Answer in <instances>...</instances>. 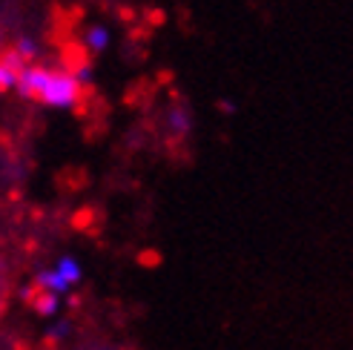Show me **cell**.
<instances>
[{"label":"cell","instance_id":"8fae6325","mask_svg":"<svg viewBox=\"0 0 353 350\" xmlns=\"http://www.w3.org/2000/svg\"><path fill=\"white\" fill-rule=\"evenodd\" d=\"M3 313H6V282L0 276V319H3Z\"/></svg>","mask_w":353,"mask_h":350},{"label":"cell","instance_id":"8992f818","mask_svg":"<svg viewBox=\"0 0 353 350\" xmlns=\"http://www.w3.org/2000/svg\"><path fill=\"white\" fill-rule=\"evenodd\" d=\"M167 124H170V130H172L175 135H187V132H190V112H187L184 107H175V110H170V115H167Z\"/></svg>","mask_w":353,"mask_h":350},{"label":"cell","instance_id":"5b68a950","mask_svg":"<svg viewBox=\"0 0 353 350\" xmlns=\"http://www.w3.org/2000/svg\"><path fill=\"white\" fill-rule=\"evenodd\" d=\"M34 282H41L52 293H66L69 290V282H66V276L61 270H46V273H41L38 278H34Z\"/></svg>","mask_w":353,"mask_h":350},{"label":"cell","instance_id":"3957f363","mask_svg":"<svg viewBox=\"0 0 353 350\" xmlns=\"http://www.w3.org/2000/svg\"><path fill=\"white\" fill-rule=\"evenodd\" d=\"M23 302L29 307L38 310L41 316H55V310H58V293H52L41 282H34V285H29L23 290Z\"/></svg>","mask_w":353,"mask_h":350},{"label":"cell","instance_id":"7a4b0ae2","mask_svg":"<svg viewBox=\"0 0 353 350\" xmlns=\"http://www.w3.org/2000/svg\"><path fill=\"white\" fill-rule=\"evenodd\" d=\"M26 66H29V61L17 49H3L0 52V92L17 90V81H21Z\"/></svg>","mask_w":353,"mask_h":350},{"label":"cell","instance_id":"6da1fadb","mask_svg":"<svg viewBox=\"0 0 353 350\" xmlns=\"http://www.w3.org/2000/svg\"><path fill=\"white\" fill-rule=\"evenodd\" d=\"M81 95H83V83L75 78V72H69V69H49V78L38 101L46 103V107L72 110L81 103Z\"/></svg>","mask_w":353,"mask_h":350},{"label":"cell","instance_id":"52a82bcc","mask_svg":"<svg viewBox=\"0 0 353 350\" xmlns=\"http://www.w3.org/2000/svg\"><path fill=\"white\" fill-rule=\"evenodd\" d=\"M86 46H90L92 52H103V49L110 46V29L92 26L90 32H86Z\"/></svg>","mask_w":353,"mask_h":350},{"label":"cell","instance_id":"277c9868","mask_svg":"<svg viewBox=\"0 0 353 350\" xmlns=\"http://www.w3.org/2000/svg\"><path fill=\"white\" fill-rule=\"evenodd\" d=\"M46 78H49V69H46V66H32V63H29V66L23 69L21 81H17V92H21L23 98H29V101H38L41 92H43Z\"/></svg>","mask_w":353,"mask_h":350},{"label":"cell","instance_id":"9c48e42d","mask_svg":"<svg viewBox=\"0 0 353 350\" xmlns=\"http://www.w3.org/2000/svg\"><path fill=\"white\" fill-rule=\"evenodd\" d=\"M17 52H21V55L26 58V61H32L34 58V52H38V49H34V43L29 41V38H23V41H17V46H14Z\"/></svg>","mask_w":353,"mask_h":350},{"label":"cell","instance_id":"30bf717a","mask_svg":"<svg viewBox=\"0 0 353 350\" xmlns=\"http://www.w3.org/2000/svg\"><path fill=\"white\" fill-rule=\"evenodd\" d=\"M138 261H141L144 267H155L158 261H161V256H158L155 250H147V253H141V256H138Z\"/></svg>","mask_w":353,"mask_h":350},{"label":"cell","instance_id":"ba28073f","mask_svg":"<svg viewBox=\"0 0 353 350\" xmlns=\"http://www.w3.org/2000/svg\"><path fill=\"white\" fill-rule=\"evenodd\" d=\"M58 270L66 276V282H69V285H72V282H78V278H81V265H78L75 258H61Z\"/></svg>","mask_w":353,"mask_h":350}]
</instances>
